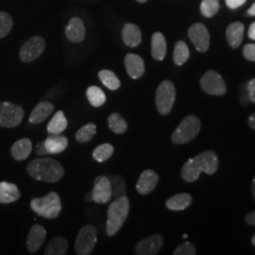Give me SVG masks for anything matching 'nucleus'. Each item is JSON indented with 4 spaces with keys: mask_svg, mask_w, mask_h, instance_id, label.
Masks as SVG:
<instances>
[{
    "mask_svg": "<svg viewBox=\"0 0 255 255\" xmlns=\"http://www.w3.org/2000/svg\"><path fill=\"white\" fill-rule=\"evenodd\" d=\"M46 48V41L42 36H32L21 46L19 50L20 60L27 64L37 60Z\"/></svg>",
    "mask_w": 255,
    "mask_h": 255,
    "instance_id": "8",
    "label": "nucleus"
},
{
    "mask_svg": "<svg viewBox=\"0 0 255 255\" xmlns=\"http://www.w3.org/2000/svg\"><path fill=\"white\" fill-rule=\"evenodd\" d=\"M193 198L188 193L177 194L165 201V206L171 211H182L191 205Z\"/></svg>",
    "mask_w": 255,
    "mask_h": 255,
    "instance_id": "24",
    "label": "nucleus"
},
{
    "mask_svg": "<svg viewBox=\"0 0 255 255\" xmlns=\"http://www.w3.org/2000/svg\"><path fill=\"white\" fill-rule=\"evenodd\" d=\"M24 116V110L20 105L8 101L0 102V127H16L22 122Z\"/></svg>",
    "mask_w": 255,
    "mask_h": 255,
    "instance_id": "7",
    "label": "nucleus"
},
{
    "mask_svg": "<svg viewBox=\"0 0 255 255\" xmlns=\"http://www.w3.org/2000/svg\"><path fill=\"white\" fill-rule=\"evenodd\" d=\"M96 133L97 126L94 123H88L87 125L77 130V132L75 133V138L79 143H87L91 141Z\"/></svg>",
    "mask_w": 255,
    "mask_h": 255,
    "instance_id": "34",
    "label": "nucleus"
},
{
    "mask_svg": "<svg viewBox=\"0 0 255 255\" xmlns=\"http://www.w3.org/2000/svg\"><path fill=\"white\" fill-rule=\"evenodd\" d=\"M252 193H253V197L255 200V177L253 180V182H252Z\"/></svg>",
    "mask_w": 255,
    "mask_h": 255,
    "instance_id": "47",
    "label": "nucleus"
},
{
    "mask_svg": "<svg viewBox=\"0 0 255 255\" xmlns=\"http://www.w3.org/2000/svg\"><path fill=\"white\" fill-rule=\"evenodd\" d=\"M248 14L251 16H255V3L250 9H248Z\"/></svg>",
    "mask_w": 255,
    "mask_h": 255,
    "instance_id": "46",
    "label": "nucleus"
},
{
    "mask_svg": "<svg viewBox=\"0 0 255 255\" xmlns=\"http://www.w3.org/2000/svg\"><path fill=\"white\" fill-rule=\"evenodd\" d=\"M201 122L196 116H187L174 130L171 141L175 145H184L195 139L200 133Z\"/></svg>",
    "mask_w": 255,
    "mask_h": 255,
    "instance_id": "4",
    "label": "nucleus"
},
{
    "mask_svg": "<svg viewBox=\"0 0 255 255\" xmlns=\"http://www.w3.org/2000/svg\"><path fill=\"white\" fill-rule=\"evenodd\" d=\"M112 183V197L115 199L124 196L126 190L125 180L119 175H113L109 178Z\"/></svg>",
    "mask_w": 255,
    "mask_h": 255,
    "instance_id": "35",
    "label": "nucleus"
},
{
    "mask_svg": "<svg viewBox=\"0 0 255 255\" xmlns=\"http://www.w3.org/2000/svg\"><path fill=\"white\" fill-rule=\"evenodd\" d=\"M46 231L42 225H33L28 233L27 238V249L30 254H35L45 242Z\"/></svg>",
    "mask_w": 255,
    "mask_h": 255,
    "instance_id": "15",
    "label": "nucleus"
},
{
    "mask_svg": "<svg viewBox=\"0 0 255 255\" xmlns=\"http://www.w3.org/2000/svg\"><path fill=\"white\" fill-rule=\"evenodd\" d=\"M85 27L80 17H72L65 27L66 38L75 44L82 43L85 38Z\"/></svg>",
    "mask_w": 255,
    "mask_h": 255,
    "instance_id": "16",
    "label": "nucleus"
},
{
    "mask_svg": "<svg viewBox=\"0 0 255 255\" xmlns=\"http://www.w3.org/2000/svg\"><path fill=\"white\" fill-rule=\"evenodd\" d=\"M243 55L248 61L255 62V45L248 44L243 48Z\"/></svg>",
    "mask_w": 255,
    "mask_h": 255,
    "instance_id": "39",
    "label": "nucleus"
},
{
    "mask_svg": "<svg viewBox=\"0 0 255 255\" xmlns=\"http://www.w3.org/2000/svg\"><path fill=\"white\" fill-rule=\"evenodd\" d=\"M27 171L37 181L51 183L59 182L64 176V166L51 158L32 160L27 164Z\"/></svg>",
    "mask_w": 255,
    "mask_h": 255,
    "instance_id": "1",
    "label": "nucleus"
},
{
    "mask_svg": "<svg viewBox=\"0 0 255 255\" xmlns=\"http://www.w3.org/2000/svg\"><path fill=\"white\" fill-rule=\"evenodd\" d=\"M187 237H188L187 235H183V238H187Z\"/></svg>",
    "mask_w": 255,
    "mask_h": 255,
    "instance_id": "50",
    "label": "nucleus"
},
{
    "mask_svg": "<svg viewBox=\"0 0 255 255\" xmlns=\"http://www.w3.org/2000/svg\"><path fill=\"white\" fill-rule=\"evenodd\" d=\"M248 35H249V38H251L252 40H255V22H254L249 27Z\"/></svg>",
    "mask_w": 255,
    "mask_h": 255,
    "instance_id": "44",
    "label": "nucleus"
},
{
    "mask_svg": "<svg viewBox=\"0 0 255 255\" xmlns=\"http://www.w3.org/2000/svg\"><path fill=\"white\" fill-rule=\"evenodd\" d=\"M92 195L93 201L97 203L109 202L112 199V183L107 176H99L95 179Z\"/></svg>",
    "mask_w": 255,
    "mask_h": 255,
    "instance_id": "11",
    "label": "nucleus"
},
{
    "mask_svg": "<svg viewBox=\"0 0 255 255\" xmlns=\"http://www.w3.org/2000/svg\"><path fill=\"white\" fill-rule=\"evenodd\" d=\"M166 54V41L161 32H155L151 37V55L156 61H163Z\"/></svg>",
    "mask_w": 255,
    "mask_h": 255,
    "instance_id": "25",
    "label": "nucleus"
},
{
    "mask_svg": "<svg viewBox=\"0 0 255 255\" xmlns=\"http://www.w3.org/2000/svg\"><path fill=\"white\" fill-rule=\"evenodd\" d=\"M188 36L192 44L200 52H205L210 46V34L207 27L202 23H196L192 25L188 30Z\"/></svg>",
    "mask_w": 255,
    "mask_h": 255,
    "instance_id": "10",
    "label": "nucleus"
},
{
    "mask_svg": "<svg viewBox=\"0 0 255 255\" xmlns=\"http://www.w3.org/2000/svg\"><path fill=\"white\" fill-rule=\"evenodd\" d=\"M248 91L250 100L253 102H255V78L251 80L248 83Z\"/></svg>",
    "mask_w": 255,
    "mask_h": 255,
    "instance_id": "40",
    "label": "nucleus"
},
{
    "mask_svg": "<svg viewBox=\"0 0 255 255\" xmlns=\"http://www.w3.org/2000/svg\"><path fill=\"white\" fill-rule=\"evenodd\" d=\"M136 1L137 2H139V3H145L147 0H136Z\"/></svg>",
    "mask_w": 255,
    "mask_h": 255,
    "instance_id": "49",
    "label": "nucleus"
},
{
    "mask_svg": "<svg viewBox=\"0 0 255 255\" xmlns=\"http://www.w3.org/2000/svg\"><path fill=\"white\" fill-rule=\"evenodd\" d=\"M245 221L248 225L255 226V210L247 214L246 217H245Z\"/></svg>",
    "mask_w": 255,
    "mask_h": 255,
    "instance_id": "42",
    "label": "nucleus"
},
{
    "mask_svg": "<svg viewBox=\"0 0 255 255\" xmlns=\"http://www.w3.org/2000/svg\"><path fill=\"white\" fill-rule=\"evenodd\" d=\"M252 244L255 247V235L253 237V238H252Z\"/></svg>",
    "mask_w": 255,
    "mask_h": 255,
    "instance_id": "48",
    "label": "nucleus"
},
{
    "mask_svg": "<svg viewBox=\"0 0 255 255\" xmlns=\"http://www.w3.org/2000/svg\"><path fill=\"white\" fill-rule=\"evenodd\" d=\"M48 154L62 153L68 146V139L61 134H49L44 141Z\"/></svg>",
    "mask_w": 255,
    "mask_h": 255,
    "instance_id": "19",
    "label": "nucleus"
},
{
    "mask_svg": "<svg viewBox=\"0 0 255 255\" xmlns=\"http://www.w3.org/2000/svg\"><path fill=\"white\" fill-rule=\"evenodd\" d=\"M30 207L38 216L46 219L57 218L62 211V202L56 192H50L42 198H34L30 201Z\"/></svg>",
    "mask_w": 255,
    "mask_h": 255,
    "instance_id": "3",
    "label": "nucleus"
},
{
    "mask_svg": "<svg viewBox=\"0 0 255 255\" xmlns=\"http://www.w3.org/2000/svg\"><path fill=\"white\" fill-rule=\"evenodd\" d=\"M114 152H115L114 146H112L111 144H107V143L101 144L94 149L93 158L100 163H103V162L109 160L110 158L112 157V155L114 154Z\"/></svg>",
    "mask_w": 255,
    "mask_h": 255,
    "instance_id": "33",
    "label": "nucleus"
},
{
    "mask_svg": "<svg viewBox=\"0 0 255 255\" xmlns=\"http://www.w3.org/2000/svg\"><path fill=\"white\" fill-rule=\"evenodd\" d=\"M164 244V238L160 235H153L151 237L141 240L134 249L137 255H157Z\"/></svg>",
    "mask_w": 255,
    "mask_h": 255,
    "instance_id": "13",
    "label": "nucleus"
},
{
    "mask_svg": "<svg viewBox=\"0 0 255 255\" xmlns=\"http://www.w3.org/2000/svg\"><path fill=\"white\" fill-rule=\"evenodd\" d=\"M201 171L198 168V166L195 164L193 158L189 159L185 164L182 166L181 175L183 181L186 182H196L200 176H201Z\"/></svg>",
    "mask_w": 255,
    "mask_h": 255,
    "instance_id": "28",
    "label": "nucleus"
},
{
    "mask_svg": "<svg viewBox=\"0 0 255 255\" xmlns=\"http://www.w3.org/2000/svg\"><path fill=\"white\" fill-rule=\"evenodd\" d=\"M219 9V0H202L201 11L205 17H213Z\"/></svg>",
    "mask_w": 255,
    "mask_h": 255,
    "instance_id": "36",
    "label": "nucleus"
},
{
    "mask_svg": "<svg viewBox=\"0 0 255 255\" xmlns=\"http://www.w3.org/2000/svg\"><path fill=\"white\" fill-rule=\"evenodd\" d=\"M245 27L240 22H235L229 25L226 30V38L229 45L233 48H237L241 45L244 36Z\"/></svg>",
    "mask_w": 255,
    "mask_h": 255,
    "instance_id": "23",
    "label": "nucleus"
},
{
    "mask_svg": "<svg viewBox=\"0 0 255 255\" xmlns=\"http://www.w3.org/2000/svg\"><path fill=\"white\" fill-rule=\"evenodd\" d=\"M122 38L125 45L129 47H136L142 42V33L136 25L128 23L122 30Z\"/></svg>",
    "mask_w": 255,
    "mask_h": 255,
    "instance_id": "21",
    "label": "nucleus"
},
{
    "mask_svg": "<svg viewBox=\"0 0 255 255\" xmlns=\"http://www.w3.org/2000/svg\"><path fill=\"white\" fill-rule=\"evenodd\" d=\"M55 106L49 101H42L38 103L29 116L31 124H39L46 120L54 111Z\"/></svg>",
    "mask_w": 255,
    "mask_h": 255,
    "instance_id": "18",
    "label": "nucleus"
},
{
    "mask_svg": "<svg viewBox=\"0 0 255 255\" xmlns=\"http://www.w3.org/2000/svg\"><path fill=\"white\" fill-rule=\"evenodd\" d=\"M247 0H226V5L230 9H237L246 3Z\"/></svg>",
    "mask_w": 255,
    "mask_h": 255,
    "instance_id": "41",
    "label": "nucleus"
},
{
    "mask_svg": "<svg viewBox=\"0 0 255 255\" xmlns=\"http://www.w3.org/2000/svg\"><path fill=\"white\" fill-rule=\"evenodd\" d=\"M249 126L255 130V114H252L248 119Z\"/></svg>",
    "mask_w": 255,
    "mask_h": 255,
    "instance_id": "45",
    "label": "nucleus"
},
{
    "mask_svg": "<svg viewBox=\"0 0 255 255\" xmlns=\"http://www.w3.org/2000/svg\"><path fill=\"white\" fill-rule=\"evenodd\" d=\"M13 26V20L8 12L0 11V39L7 36Z\"/></svg>",
    "mask_w": 255,
    "mask_h": 255,
    "instance_id": "37",
    "label": "nucleus"
},
{
    "mask_svg": "<svg viewBox=\"0 0 255 255\" xmlns=\"http://www.w3.org/2000/svg\"><path fill=\"white\" fill-rule=\"evenodd\" d=\"M201 172L213 175L219 169V157L214 150H206L193 158Z\"/></svg>",
    "mask_w": 255,
    "mask_h": 255,
    "instance_id": "12",
    "label": "nucleus"
},
{
    "mask_svg": "<svg viewBox=\"0 0 255 255\" xmlns=\"http://www.w3.org/2000/svg\"><path fill=\"white\" fill-rule=\"evenodd\" d=\"M98 240L97 229L93 225L83 226L78 234L75 242V251L79 255H91Z\"/></svg>",
    "mask_w": 255,
    "mask_h": 255,
    "instance_id": "6",
    "label": "nucleus"
},
{
    "mask_svg": "<svg viewBox=\"0 0 255 255\" xmlns=\"http://www.w3.org/2000/svg\"><path fill=\"white\" fill-rule=\"evenodd\" d=\"M190 56L189 48L183 41H179L176 43L174 47L173 61L177 65L185 64Z\"/></svg>",
    "mask_w": 255,
    "mask_h": 255,
    "instance_id": "31",
    "label": "nucleus"
},
{
    "mask_svg": "<svg viewBox=\"0 0 255 255\" xmlns=\"http://www.w3.org/2000/svg\"><path fill=\"white\" fill-rule=\"evenodd\" d=\"M32 142L28 138H22L16 141L10 148V153L15 161L26 160L32 151Z\"/></svg>",
    "mask_w": 255,
    "mask_h": 255,
    "instance_id": "22",
    "label": "nucleus"
},
{
    "mask_svg": "<svg viewBox=\"0 0 255 255\" xmlns=\"http://www.w3.org/2000/svg\"><path fill=\"white\" fill-rule=\"evenodd\" d=\"M67 128V119L63 111H58L47 124V132L49 134H61Z\"/></svg>",
    "mask_w": 255,
    "mask_h": 255,
    "instance_id": "26",
    "label": "nucleus"
},
{
    "mask_svg": "<svg viewBox=\"0 0 255 255\" xmlns=\"http://www.w3.org/2000/svg\"><path fill=\"white\" fill-rule=\"evenodd\" d=\"M201 87L203 91L212 96H223L227 92V86L221 75L215 70H209L201 79Z\"/></svg>",
    "mask_w": 255,
    "mask_h": 255,
    "instance_id": "9",
    "label": "nucleus"
},
{
    "mask_svg": "<svg viewBox=\"0 0 255 255\" xmlns=\"http://www.w3.org/2000/svg\"><path fill=\"white\" fill-rule=\"evenodd\" d=\"M21 197L18 186L8 182H0V204H8L18 201Z\"/></svg>",
    "mask_w": 255,
    "mask_h": 255,
    "instance_id": "20",
    "label": "nucleus"
},
{
    "mask_svg": "<svg viewBox=\"0 0 255 255\" xmlns=\"http://www.w3.org/2000/svg\"><path fill=\"white\" fill-rule=\"evenodd\" d=\"M129 213V201L127 197L121 196L110 204L107 214L106 232L109 237H114L118 234L124 225Z\"/></svg>",
    "mask_w": 255,
    "mask_h": 255,
    "instance_id": "2",
    "label": "nucleus"
},
{
    "mask_svg": "<svg viewBox=\"0 0 255 255\" xmlns=\"http://www.w3.org/2000/svg\"><path fill=\"white\" fill-rule=\"evenodd\" d=\"M68 242L62 237H56L50 240L45 250L46 255H64L67 253Z\"/></svg>",
    "mask_w": 255,
    "mask_h": 255,
    "instance_id": "27",
    "label": "nucleus"
},
{
    "mask_svg": "<svg viewBox=\"0 0 255 255\" xmlns=\"http://www.w3.org/2000/svg\"><path fill=\"white\" fill-rule=\"evenodd\" d=\"M86 97L92 106L99 108L106 102L104 92L98 86H90L86 91Z\"/></svg>",
    "mask_w": 255,
    "mask_h": 255,
    "instance_id": "32",
    "label": "nucleus"
},
{
    "mask_svg": "<svg viewBox=\"0 0 255 255\" xmlns=\"http://www.w3.org/2000/svg\"><path fill=\"white\" fill-rule=\"evenodd\" d=\"M124 62L129 78L137 80L145 73V63L139 55L128 53L126 55Z\"/></svg>",
    "mask_w": 255,
    "mask_h": 255,
    "instance_id": "17",
    "label": "nucleus"
},
{
    "mask_svg": "<svg viewBox=\"0 0 255 255\" xmlns=\"http://www.w3.org/2000/svg\"><path fill=\"white\" fill-rule=\"evenodd\" d=\"M159 182V175L152 169L143 171L136 183L137 192L141 195H147L153 191Z\"/></svg>",
    "mask_w": 255,
    "mask_h": 255,
    "instance_id": "14",
    "label": "nucleus"
},
{
    "mask_svg": "<svg viewBox=\"0 0 255 255\" xmlns=\"http://www.w3.org/2000/svg\"><path fill=\"white\" fill-rule=\"evenodd\" d=\"M196 247L192 243L185 242L177 247L173 252L174 255H196Z\"/></svg>",
    "mask_w": 255,
    "mask_h": 255,
    "instance_id": "38",
    "label": "nucleus"
},
{
    "mask_svg": "<svg viewBox=\"0 0 255 255\" xmlns=\"http://www.w3.org/2000/svg\"><path fill=\"white\" fill-rule=\"evenodd\" d=\"M99 78L101 82L112 91H116L120 88L121 82L119 81L118 76L111 70L103 69L100 71Z\"/></svg>",
    "mask_w": 255,
    "mask_h": 255,
    "instance_id": "30",
    "label": "nucleus"
},
{
    "mask_svg": "<svg viewBox=\"0 0 255 255\" xmlns=\"http://www.w3.org/2000/svg\"><path fill=\"white\" fill-rule=\"evenodd\" d=\"M176 100V88L172 82L164 81L156 90L155 103L160 115L167 116L173 108Z\"/></svg>",
    "mask_w": 255,
    "mask_h": 255,
    "instance_id": "5",
    "label": "nucleus"
},
{
    "mask_svg": "<svg viewBox=\"0 0 255 255\" xmlns=\"http://www.w3.org/2000/svg\"><path fill=\"white\" fill-rule=\"evenodd\" d=\"M37 154H48V153H47V151L46 150L45 145H44V142L39 143V144L37 145Z\"/></svg>",
    "mask_w": 255,
    "mask_h": 255,
    "instance_id": "43",
    "label": "nucleus"
},
{
    "mask_svg": "<svg viewBox=\"0 0 255 255\" xmlns=\"http://www.w3.org/2000/svg\"><path fill=\"white\" fill-rule=\"evenodd\" d=\"M108 126L110 129L117 133L122 134L128 129L127 121L119 113H113L108 118Z\"/></svg>",
    "mask_w": 255,
    "mask_h": 255,
    "instance_id": "29",
    "label": "nucleus"
}]
</instances>
